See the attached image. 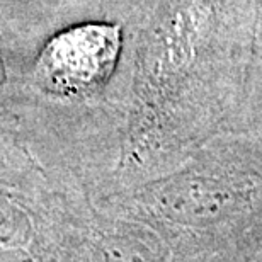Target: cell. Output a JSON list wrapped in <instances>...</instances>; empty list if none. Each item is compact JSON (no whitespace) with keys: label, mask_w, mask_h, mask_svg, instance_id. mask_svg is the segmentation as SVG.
Returning a JSON list of instances; mask_svg holds the SVG:
<instances>
[{"label":"cell","mask_w":262,"mask_h":262,"mask_svg":"<svg viewBox=\"0 0 262 262\" xmlns=\"http://www.w3.org/2000/svg\"><path fill=\"white\" fill-rule=\"evenodd\" d=\"M119 51L116 26L91 24L67 31L43 53V70L56 87L85 91L104 82Z\"/></svg>","instance_id":"obj_1"},{"label":"cell","mask_w":262,"mask_h":262,"mask_svg":"<svg viewBox=\"0 0 262 262\" xmlns=\"http://www.w3.org/2000/svg\"><path fill=\"white\" fill-rule=\"evenodd\" d=\"M169 255L159 235L126 227L102 230L91 245V262H167Z\"/></svg>","instance_id":"obj_2"},{"label":"cell","mask_w":262,"mask_h":262,"mask_svg":"<svg viewBox=\"0 0 262 262\" xmlns=\"http://www.w3.org/2000/svg\"><path fill=\"white\" fill-rule=\"evenodd\" d=\"M0 262H29V257L19 250H14V252H9V254H4L0 257Z\"/></svg>","instance_id":"obj_3"}]
</instances>
